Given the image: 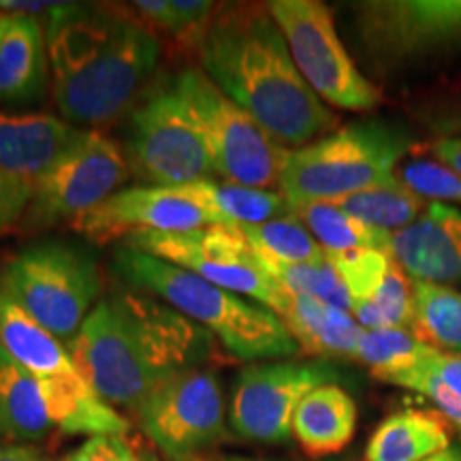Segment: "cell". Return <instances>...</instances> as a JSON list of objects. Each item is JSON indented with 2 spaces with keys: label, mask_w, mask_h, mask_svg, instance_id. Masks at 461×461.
<instances>
[{
  "label": "cell",
  "mask_w": 461,
  "mask_h": 461,
  "mask_svg": "<svg viewBox=\"0 0 461 461\" xmlns=\"http://www.w3.org/2000/svg\"><path fill=\"white\" fill-rule=\"evenodd\" d=\"M291 212L308 227L322 250L330 255L353 250L389 252L391 233L359 221L336 203H308L293 207Z\"/></svg>",
  "instance_id": "4316f807"
},
{
  "label": "cell",
  "mask_w": 461,
  "mask_h": 461,
  "mask_svg": "<svg viewBox=\"0 0 461 461\" xmlns=\"http://www.w3.org/2000/svg\"><path fill=\"white\" fill-rule=\"evenodd\" d=\"M186 461H280V459H263V457H246V455H224V453H201Z\"/></svg>",
  "instance_id": "ab89813d"
},
{
  "label": "cell",
  "mask_w": 461,
  "mask_h": 461,
  "mask_svg": "<svg viewBox=\"0 0 461 461\" xmlns=\"http://www.w3.org/2000/svg\"><path fill=\"white\" fill-rule=\"evenodd\" d=\"M32 199V188L24 182L15 180L0 167V233L26 214Z\"/></svg>",
  "instance_id": "8d00e7d4"
},
{
  "label": "cell",
  "mask_w": 461,
  "mask_h": 461,
  "mask_svg": "<svg viewBox=\"0 0 461 461\" xmlns=\"http://www.w3.org/2000/svg\"><path fill=\"white\" fill-rule=\"evenodd\" d=\"M132 9L148 24L157 26L160 31L177 34V37L193 34L194 39L210 24L218 11L210 0H137L132 3Z\"/></svg>",
  "instance_id": "d6a6232c"
},
{
  "label": "cell",
  "mask_w": 461,
  "mask_h": 461,
  "mask_svg": "<svg viewBox=\"0 0 461 461\" xmlns=\"http://www.w3.org/2000/svg\"><path fill=\"white\" fill-rule=\"evenodd\" d=\"M171 190L203 210L212 224H258L291 212L280 190L250 188L222 180H201Z\"/></svg>",
  "instance_id": "603a6c76"
},
{
  "label": "cell",
  "mask_w": 461,
  "mask_h": 461,
  "mask_svg": "<svg viewBox=\"0 0 461 461\" xmlns=\"http://www.w3.org/2000/svg\"><path fill=\"white\" fill-rule=\"evenodd\" d=\"M384 383L428 397L442 417L461 431V355L440 353L429 346L412 366Z\"/></svg>",
  "instance_id": "484cf974"
},
{
  "label": "cell",
  "mask_w": 461,
  "mask_h": 461,
  "mask_svg": "<svg viewBox=\"0 0 461 461\" xmlns=\"http://www.w3.org/2000/svg\"><path fill=\"white\" fill-rule=\"evenodd\" d=\"M45 37L54 101L68 122H112L158 65L160 45L149 28L96 5L56 3Z\"/></svg>",
  "instance_id": "3957f363"
},
{
  "label": "cell",
  "mask_w": 461,
  "mask_h": 461,
  "mask_svg": "<svg viewBox=\"0 0 461 461\" xmlns=\"http://www.w3.org/2000/svg\"><path fill=\"white\" fill-rule=\"evenodd\" d=\"M210 218L171 188L132 186L113 193L99 207L73 222V229L96 241H124L146 233H186L207 227Z\"/></svg>",
  "instance_id": "2e32d148"
},
{
  "label": "cell",
  "mask_w": 461,
  "mask_h": 461,
  "mask_svg": "<svg viewBox=\"0 0 461 461\" xmlns=\"http://www.w3.org/2000/svg\"><path fill=\"white\" fill-rule=\"evenodd\" d=\"M389 255L417 282L461 285V210L429 201L428 210L406 229L391 235Z\"/></svg>",
  "instance_id": "e0dca14e"
},
{
  "label": "cell",
  "mask_w": 461,
  "mask_h": 461,
  "mask_svg": "<svg viewBox=\"0 0 461 461\" xmlns=\"http://www.w3.org/2000/svg\"><path fill=\"white\" fill-rule=\"evenodd\" d=\"M336 205L359 221L393 235L417 221L428 210L429 201L408 186L395 171L376 186L336 201Z\"/></svg>",
  "instance_id": "d4e9b609"
},
{
  "label": "cell",
  "mask_w": 461,
  "mask_h": 461,
  "mask_svg": "<svg viewBox=\"0 0 461 461\" xmlns=\"http://www.w3.org/2000/svg\"><path fill=\"white\" fill-rule=\"evenodd\" d=\"M137 461H158V459H157V455H152V453H141V455H137Z\"/></svg>",
  "instance_id": "ee69618b"
},
{
  "label": "cell",
  "mask_w": 461,
  "mask_h": 461,
  "mask_svg": "<svg viewBox=\"0 0 461 461\" xmlns=\"http://www.w3.org/2000/svg\"><path fill=\"white\" fill-rule=\"evenodd\" d=\"M339 374L327 361L250 363L235 378L229 402V423L235 434L261 445L291 440L293 419L303 397Z\"/></svg>",
  "instance_id": "7c38bea8"
},
{
  "label": "cell",
  "mask_w": 461,
  "mask_h": 461,
  "mask_svg": "<svg viewBox=\"0 0 461 461\" xmlns=\"http://www.w3.org/2000/svg\"><path fill=\"white\" fill-rule=\"evenodd\" d=\"M115 267L140 291L152 293L214 336L240 361H285L299 350L295 338L272 310L201 280L199 276L143 252L120 248Z\"/></svg>",
  "instance_id": "277c9868"
},
{
  "label": "cell",
  "mask_w": 461,
  "mask_h": 461,
  "mask_svg": "<svg viewBox=\"0 0 461 461\" xmlns=\"http://www.w3.org/2000/svg\"><path fill=\"white\" fill-rule=\"evenodd\" d=\"M0 461H45L39 448L26 445H0Z\"/></svg>",
  "instance_id": "f35d334b"
},
{
  "label": "cell",
  "mask_w": 461,
  "mask_h": 461,
  "mask_svg": "<svg viewBox=\"0 0 461 461\" xmlns=\"http://www.w3.org/2000/svg\"><path fill=\"white\" fill-rule=\"evenodd\" d=\"M129 149L132 169L148 186L177 188L214 176L203 137L173 88L137 107Z\"/></svg>",
  "instance_id": "4fadbf2b"
},
{
  "label": "cell",
  "mask_w": 461,
  "mask_h": 461,
  "mask_svg": "<svg viewBox=\"0 0 461 461\" xmlns=\"http://www.w3.org/2000/svg\"><path fill=\"white\" fill-rule=\"evenodd\" d=\"M88 132L50 113H0V167L34 190Z\"/></svg>",
  "instance_id": "ac0fdd59"
},
{
  "label": "cell",
  "mask_w": 461,
  "mask_h": 461,
  "mask_svg": "<svg viewBox=\"0 0 461 461\" xmlns=\"http://www.w3.org/2000/svg\"><path fill=\"white\" fill-rule=\"evenodd\" d=\"M330 255V252H327ZM355 303L370 302L387 278L393 257L384 250H353L330 255ZM353 310V308H350Z\"/></svg>",
  "instance_id": "836d02e7"
},
{
  "label": "cell",
  "mask_w": 461,
  "mask_h": 461,
  "mask_svg": "<svg viewBox=\"0 0 461 461\" xmlns=\"http://www.w3.org/2000/svg\"><path fill=\"white\" fill-rule=\"evenodd\" d=\"M397 176L428 201L461 205V177L440 163L411 160V163L402 165Z\"/></svg>",
  "instance_id": "e575fe53"
},
{
  "label": "cell",
  "mask_w": 461,
  "mask_h": 461,
  "mask_svg": "<svg viewBox=\"0 0 461 461\" xmlns=\"http://www.w3.org/2000/svg\"><path fill=\"white\" fill-rule=\"evenodd\" d=\"M263 267L280 282V286H285L293 295L314 297L319 302L348 310V312L353 308L348 288H346L342 276L338 274L336 265L331 263L330 255L312 263L263 265Z\"/></svg>",
  "instance_id": "4dcf8cb0"
},
{
  "label": "cell",
  "mask_w": 461,
  "mask_h": 461,
  "mask_svg": "<svg viewBox=\"0 0 461 461\" xmlns=\"http://www.w3.org/2000/svg\"><path fill=\"white\" fill-rule=\"evenodd\" d=\"M240 230L263 265L312 263L327 255L293 212L267 222L241 224Z\"/></svg>",
  "instance_id": "f1b7e54d"
},
{
  "label": "cell",
  "mask_w": 461,
  "mask_h": 461,
  "mask_svg": "<svg viewBox=\"0 0 461 461\" xmlns=\"http://www.w3.org/2000/svg\"><path fill=\"white\" fill-rule=\"evenodd\" d=\"M412 143V137L397 126L350 124L303 148H291L278 190L291 210L336 203L393 176Z\"/></svg>",
  "instance_id": "5b68a950"
},
{
  "label": "cell",
  "mask_w": 461,
  "mask_h": 461,
  "mask_svg": "<svg viewBox=\"0 0 461 461\" xmlns=\"http://www.w3.org/2000/svg\"><path fill=\"white\" fill-rule=\"evenodd\" d=\"M423 461H461V447L459 445H451L445 451L431 455V457L423 459Z\"/></svg>",
  "instance_id": "60d3db41"
},
{
  "label": "cell",
  "mask_w": 461,
  "mask_h": 461,
  "mask_svg": "<svg viewBox=\"0 0 461 461\" xmlns=\"http://www.w3.org/2000/svg\"><path fill=\"white\" fill-rule=\"evenodd\" d=\"M434 154L442 167L461 177V137L447 135L434 143Z\"/></svg>",
  "instance_id": "74e56055"
},
{
  "label": "cell",
  "mask_w": 461,
  "mask_h": 461,
  "mask_svg": "<svg viewBox=\"0 0 461 461\" xmlns=\"http://www.w3.org/2000/svg\"><path fill=\"white\" fill-rule=\"evenodd\" d=\"M197 45L201 71L282 146L333 132L336 115L305 84L267 5L216 11Z\"/></svg>",
  "instance_id": "7a4b0ae2"
},
{
  "label": "cell",
  "mask_w": 461,
  "mask_h": 461,
  "mask_svg": "<svg viewBox=\"0 0 461 461\" xmlns=\"http://www.w3.org/2000/svg\"><path fill=\"white\" fill-rule=\"evenodd\" d=\"M0 291L62 342H73L95 305L101 278L95 257L67 241H41L0 269Z\"/></svg>",
  "instance_id": "52a82bcc"
},
{
  "label": "cell",
  "mask_w": 461,
  "mask_h": 461,
  "mask_svg": "<svg viewBox=\"0 0 461 461\" xmlns=\"http://www.w3.org/2000/svg\"><path fill=\"white\" fill-rule=\"evenodd\" d=\"M54 429L41 383L0 346V440L37 442Z\"/></svg>",
  "instance_id": "7402d4cb"
},
{
  "label": "cell",
  "mask_w": 461,
  "mask_h": 461,
  "mask_svg": "<svg viewBox=\"0 0 461 461\" xmlns=\"http://www.w3.org/2000/svg\"><path fill=\"white\" fill-rule=\"evenodd\" d=\"M357 429V403L339 384L310 391L293 419V438L310 457L336 455L350 445Z\"/></svg>",
  "instance_id": "44dd1931"
},
{
  "label": "cell",
  "mask_w": 461,
  "mask_h": 461,
  "mask_svg": "<svg viewBox=\"0 0 461 461\" xmlns=\"http://www.w3.org/2000/svg\"><path fill=\"white\" fill-rule=\"evenodd\" d=\"M350 314L366 331L411 330L414 316L412 278L393 261L376 295L370 302L355 303Z\"/></svg>",
  "instance_id": "f546056e"
},
{
  "label": "cell",
  "mask_w": 461,
  "mask_h": 461,
  "mask_svg": "<svg viewBox=\"0 0 461 461\" xmlns=\"http://www.w3.org/2000/svg\"><path fill=\"white\" fill-rule=\"evenodd\" d=\"M50 75L48 37L37 15H14L0 43V103L24 105L43 96Z\"/></svg>",
  "instance_id": "d6986e66"
},
{
  "label": "cell",
  "mask_w": 461,
  "mask_h": 461,
  "mask_svg": "<svg viewBox=\"0 0 461 461\" xmlns=\"http://www.w3.org/2000/svg\"><path fill=\"white\" fill-rule=\"evenodd\" d=\"M411 331L420 342L448 355H461V291L412 280Z\"/></svg>",
  "instance_id": "83f0119b"
},
{
  "label": "cell",
  "mask_w": 461,
  "mask_h": 461,
  "mask_svg": "<svg viewBox=\"0 0 461 461\" xmlns=\"http://www.w3.org/2000/svg\"><path fill=\"white\" fill-rule=\"evenodd\" d=\"M451 445V429L445 419L420 408H403L374 429L366 447V461H423Z\"/></svg>",
  "instance_id": "cb8c5ba5"
},
{
  "label": "cell",
  "mask_w": 461,
  "mask_h": 461,
  "mask_svg": "<svg viewBox=\"0 0 461 461\" xmlns=\"http://www.w3.org/2000/svg\"><path fill=\"white\" fill-rule=\"evenodd\" d=\"M173 92L203 137L214 173L241 186L278 188L291 148L269 135L201 68L177 75Z\"/></svg>",
  "instance_id": "ba28073f"
},
{
  "label": "cell",
  "mask_w": 461,
  "mask_h": 461,
  "mask_svg": "<svg viewBox=\"0 0 461 461\" xmlns=\"http://www.w3.org/2000/svg\"><path fill=\"white\" fill-rule=\"evenodd\" d=\"M0 346L41 383L56 429L65 434L124 436L122 414L92 389L67 344L0 291Z\"/></svg>",
  "instance_id": "8992f818"
},
{
  "label": "cell",
  "mask_w": 461,
  "mask_h": 461,
  "mask_svg": "<svg viewBox=\"0 0 461 461\" xmlns=\"http://www.w3.org/2000/svg\"><path fill=\"white\" fill-rule=\"evenodd\" d=\"M429 346L423 344L411 330L363 331L355 359L370 367L372 376L387 380L393 374L412 366Z\"/></svg>",
  "instance_id": "1f68e13d"
},
{
  "label": "cell",
  "mask_w": 461,
  "mask_h": 461,
  "mask_svg": "<svg viewBox=\"0 0 461 461\" xmlns=\"http://www.w3.org/2000/svg\"><path fill=\"white\" fill-rule=\"evenodd\" d=\"M62 461H137L124 436H95L88 438Z\"/></svg>",
  "instance_id": "d590c367"
},
{
  "label": "cell",
  "mask_w": 461,
  "mask_h": 461,
  "mask_svg": "<svg viewBox=\"0 0 461 461\" xmlns=\"http://www.w3.org/2000/svg\"><path fill=\"white\" fill-rule=\"evenodd\" d=\"M267 11L285 34L305 84L327 107L367 112L383 95L357 68L336 31L331 9L319 0H274Z\"/></svg>",
  "instance_id": "9c48e42d"
},
{
  "label": "cell",
  "mask_w": 461,
  "mask_h": 461,
  "mask_svg": "<svg viewBox=\"0 0 461 461\" xmlns=\"http://www.w3.org/2000/svg\"><path fill=\"white\" fill-rule=\"evenodd\" d=\"M440 126H445L447 132H457V137H461V112L453 113L451 118H448L447 122L440 124Z\"/></svg>",
  "instance_id": "b9f144b4"
},
{
  "label": "cell",
  "mask_w": 461,
  "mask_h": 461,
  "mask_svg": "<svg viewBox=\"0 0 461 461\" xmlns=\"http://www.w3.org/2000/svg\"><path fill=\"white\" fill-rule=\"evenodd\" d=\"M11 24H14V15L5 14V11H0V43H3L5 34H7Z\"/></svg>",
  "instance_id": "7bdbcfd3"
},
{
  "label": "cell",
  "mask_w": 461,
  "mask_h": 461,
  "mask_svg": "<svg viewBox=\"0 0 461 461\" xmlns=\"http://www.w3.org/2000/svg\"><path fill=\"white\" fill-rule=\"evenodd\" d=\"M353 9L363 50L380 67L461 54V0H367Z\"/></svg>",
  "instance_id": "8fae6325"
},
{
  "label": "cell",
  "mask_w": 461,
  "mask_h": 461,
  "mask_svg": "<svg viewBox=\"0 0 461 461\" xmlns=\"http://www.w3.org/2000/svg\"><path fill=\"white\" fill-rule=\"evenodd\" d=\"M212 339L163 299L122 291L95 305L67 348L103 402L137 412L169 380L197 370Z\"/></svg>",
  "instance_id": "6da1fadb"
},
{
  "label": "cell",
  "mask_w": 461,
  "mask_h": 461,
  "mask_svg": "<svg viewBox=\"0 0 461 461\" xmlns=\"http://www.w3.org/2000/svg\"><path fill=\"white\" fill-rule=\"evenodd\" d=\"M221 380L190 370L154 391L137 411L143 431L169 461H186L227 438Z\"/></svg>",
  "instance_id": "5bb4252c"
},
{
  "label": "cell",
  "mask_w": 461,
  "mask_h": 461,
  "mask_svg": "<svg viewBox=\"0 0 461 461\" xmlns=\"http://www.w3.org/2000/svg\"><path fill=\"white\" fill-rule=\"evenodd\" d=\"M129 176L122 149L99 131H90L32 190L26 221L32 227L75 222L99 207Z\"/></svg>",
  "instance_id": "9a60e30c"
},
{
  "label": "cell",
  "mask_w": 461,
  "mask_h": 461,
  "mask_svg": "<svg viewBox=\"0 0 461 461\" xmlns=\"http://www.w3.org/2000/svg\"><path fill=\"white\" fill-rule=\"evenodd\" d=\"M278 319L295 338L299 350L319 357H355L366 331L348 310L293 293H288Z\"/></svg>",
  "instance_id": "ffe728a7"
},
{
  "label": "cell",
  "mask_w": 461,
  "mask_h": 461,
  "mask_svg": "<svg viewBox=\"0 0 461 461\" xmlns=\"http://www.w3.org/2000/svg\"><path fill=\"white\" fill-rule=\"evenodd\" d=\"M122 248L176 265L201 280L252 297L278 316L288 291L258 261L240 227L207 224L186 233H146L129 238Z\"/></svg>",
  "instance_id": "30bf717a"
}]
</instances>
